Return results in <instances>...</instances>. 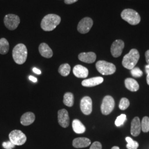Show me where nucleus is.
Returning <instances> with one entry per match:
<instances>
[{"mask_svg":"<svg viewBox=\"0 0 149 149\" xmlns=\"http://www.w3.org/2000/svg\"><path fill=\"white\" fill-rule=\"evenodd\" d=\"M9 138L13 144L18 146L23 145L27 141L26 135L19 130L12 131L9 134Z\"/></svg>","mask_w":149,"mask_h":149,"instance_id":"obj_6","label":"nucleus"},{"mask_svg":"<svg viewBox=\"0 0 149 149\" xmlns=\"http://www.w3.org/2000/svg\"><path fill=\"white\" fill-rule=\"evenodd\" d=\"M35 115L32 112H27L22 115L21 118V123L23 125L28 126L32 124L35 120Z\"/></svg>","mask_w":149,"mask_h":149,"instance_id":"obj_19","label":"nucleus"},{"mask_svg":"<svg viewBox=\"0 0 149 149\" xmlns=\"http://www.w3.org/2000/svg\"><path fill=\"white\" fill-rule=\"evenodd\" d=\"M93 22L90 17H85L82 19L78 24L77 31L81 34H86L90 31L93 26Z\"/></svg>","mask_w":149,"mask_h":149,"instance_id":"obj_9","label":"nucleus"},{"mask_svg":"<svg viewBox=\"0 0 149 149\" xmlns=\"http://www.w3.org/2000/svg\"><path fill=\"white\" fill-rule=\"evenodd\" d=\"M29 79L31 81H32V82H37L38 81L36 77L33 76H29Z\"/></svg>","mask_w":149,"mask_h":149,"instance_id":"obj_35","label":"nucleus"},{"mask_svg":"<svg viewBox=\"0 0 149 149\" xmlns=\"http://www.w3.org/2000/svg\"><path fill=\"white\" fill-rule=\"evenodd\" d=\"M4 23L6 27L10 31H14L20 23V18L14 14H8L4 18Z\"/></svg>","mask_w":149,"mask_h":149,"instance_id":"obj_8","label":"nucleus"},{"mask_svg":"<svg viewBox=\"0 0 149 149\" xmlns=\"http://www.w3.org/2000/svg\"><path fill=\"white\" fill-rule=\"evenodd\" d=\"M145 58H146V61L148 64H149V50H147L145 53Z\"/></svg>","mask_w":149,"mask_h":149,"instance_id":"obj_33","label":"nucleus"},{"mask_svg":"<svg viewBox=\"0 0 149 149\" xmlns=\"http://www.w3.org/2000/svg\"><path fill=\"white\" fill-rule=\"evenodd\" d=\"M73 73L78 78H86L88 75V70L81 65H77L73 69Z\"/></svg>","mask_w":149,"mask_h":149,"instance_id":"obj_15","label":"nucleus"},{"mask_svg":"<svg viewBox=\"0 0 149 149\" xmlns=\"http://www.w3.org/2000/svg\"><path fill=\"white\" fill-rule=\"evenodd\" d=\"M28 51L26 46L23 44H18L12 51V56L15 63L19 65L24 64L27 58Z\"/></svg>","mask_w":149,"mask_h":149,"instance_id":"obj_2","label":"nucleus"},{"mask_svg":"<svg viewBox=\"0 0 149 149\" xmlns=\"http://www.w3.org/2000/svg\"><path fill=\"white\" fill-rule=\"evenodd\" d=\"M2 146L6 149H13L16 145L13 144L11 141H8L3 143Z\"/></svg>","mask_w":149,"mask_h":149,"instance_id":"obj_30","label":"nucleus"},{"mask_svg":"<svg viewBox=\"0 0 149 149\" xmlns=\"http://www.w3.org/2000/svg\"><path fill=\"white\" fill-rule=\"evenodd\" d=\"M131 74L134 77H140L143 76V72L139 68L135 67L131 70Z\"/></svg>","mask_w":149,"mask_h":149,"instance_id":"obj_29","label":"nucleus"},{"mask_svg":"<svg viewBox=\"0 0 149 149\" xmlns=\"http://www.w3.org/2000/svg\"><path fill=\"white\" fill-rule=\"evenodd\" d=\"M96 67L98 71L103 75L113 74L116 71V67L114 64L103 60L97 61Z\"/></svg>","mask_w":149,"mask_h":149,"instance_id":"obj_5","label":"nucleus"},{"mask_svg":"<svg viewBox=\"0 0 149 149\" xmlns=\"http://www.w3.org/2000/svg\"><path fill=\"white\" fill-rule=\"evenodd\" d=\"M141 130V123L139 118L138 117L134 118L131 123L130 133L133 136H137L140 134Z\"/></svg>","mask_w":149,"mask_h":149,"instance_id":"obj_13","label":"nucleus"},{"mask_svg":"<svg viewBox=\"0 0 149 149\" xmlns=\"http://www.w3.org/2000/svg\"><path fill=\"white\" fill-rule=\"evenodd\" d=\"M91 140L87 138H77L72 141V145L75 148H84L90 145Z\"/></svg>","mask_w":149,"mask_h":149,"instance_id":"obj_16","label":"nucleus"},{"mask_svg":"<svg viewBox=\"0 0 149 149\" xmlns=\"http://www.w3.org/2000/svg\"><path fill=\"white\" fill-rule=\"evenodd\" d=\"M121 17L123 20L131 25H137L140 22L141 17L138 13L132 9H125L121 13Z\"/></svg>","mask_w":149,"mask_h":149,"instance_id":"obj_4","label":"nucleus"},{"mask_svg":"<svg viewBox=\"0 0 149 149\" xmlns=\"http://www.w3.org/2000/svg\"><path fill=\"white\" fill-rule=\"evenodd\" d=\"M145 71L147 74H149V64H148L145 66Z\"/></svg>","mask_w":149,"mask_h":149,"instance_id":"obj_36","label":"nucleus"},{"mask_svg":"<svg viewBox=\"0 0 149 149\" xmlns=\"http://www.w3.org/2000/svg\"><path fill=\"white\" fill-rule=\"evenodd\" d=\"M74 102V95L71 92H66L64 96V100L63 103L66 106L71 107L73 106Z\"/></svg>","mask_w":149,"mask_h":149,"instance_id":"obj_23","label":"nucleus"},{"mask_svg":"<svg viewBox=\"0 0 149 149\" xmlns=\"http://www.w3.org/2000/svg\"><path fill=\"white\" fill-rule=\"evenodd\" d=\"M61 17L55 14H49L45 16L41 22L40 26L43 31H52L60 23Z\"/></svg>","mask_w":149,"mask_h":149,"instance_id":"obj_1","label":"nucleus"},{"mask_svg":"<svg viewBox=\"0 0 149 149\" xmlns=\"http://www.w3.org/2000/svg\"><path fill=\"white\" fill-rule=\"evenodd\" d=\"M111 149H119V148L118 146H113Z\"/></svg>","mask_w":149,"mask_h":149,"instance_id":"obj_38","label":"nucleus"},{"mask_svg":"<svg viewBox=\"0 0 149 149\" xmlns=\"http://www.w3.org/2000/svg\"><path fill=\"white\" fill-rule=\"evenodd\" d=\"M78 0H65L64 2L67 5H71V4H72L74 2H77Z\"/></svg>","mask_w":149,"mask_h":149,"instance_id":"obj_32","label":"nucleus"},{"mask_svg":"<svg viewBox=\"0 0 149 149\" xmlns=\"http://www.w3.org/2000/svg\"><path fill=\"white\" fill-rule=\"evenodd\" d=\"M103 78L102 77H95L84 80L82 82V85L84 87H91L100 85L103 82Z\"/></svg>","mask_w":149,"mask_h":149,"instance_id":"obj_18","label":"nucleus"},{"mask_svg":"<svg viewBox=\"0 0 149 149\" xmlns=\"http://www.w3.org/2000/svg\"><path fill=\"white\" fill-rule=\"evenodd\" d=\"M124 48V43L123 40L120 39L115 40L112 43L111 48V52L112 56L114 58L119 57L122 55Z\"/></svg>","mask_w":149,"mask_h":149,"instance_id":"obj_11","label":"nucleus"},{"mask_svg":"<svg viewBox=\"0 0 149 149\" xmlns=\"http://www.w3.org/2000/svg\"><path fill=\"white\" fill-rule=\"evenodd\" d=\"M10 49V45L7 40L5 38L0 39V54L2 55L6 54Z\"/></svg>","mask_w":149,"mask_h":149,"instance_id":"obj_22","label":"nucleus"},{"mask_svg":"<svg viewBox=\"0 0 149 149\" xmlns=\"http://www.w3.org/2000/svg\"><path fill=\"white\" fill-rule=\"evenodd\" d=\"M130 105V102L126 98H122L120 100L119 107L121 110H125L127 109Z\"/></svg>","mask_w":149,"mask_h":149,"instance_id":"obj_27","label":"nucleus"},{"mask_svg":"<svg viewBox=\"0 0 149 149\" xmlns=\"http://www.w3.org/2000/svg\"><path fill=\"white\" fill-rule=\"evenodd\" d=\"M125 140L128 143V144L127 145V149H137L138 148L139 143L137 141H134L130 137H127L125 138Z\"/></svg>","mask_w":149,"mask_h":149,"instance_id":"obj_25","label":"nucleus"},{"mask_svg":"<svg viewBox=\"0 0 149 149\" xmlns=\"http://www.w3.org/2000/svg\"><path fill=\"white\" fill-rule=\"evenodd\" d=\"M33 72H34V73H36V74H41V71L39 69H38L37 68H34L33 69Z\"/></svg>","mask_w":149,"mask_h":149,"instance_id":"obj_34","label":"nucleus"},{"mask_svg":"<svg viewBox=\"0 0 149 149\" xmlns=\"http://www.w3.org/2000/svg\"><path fill=\"white\" fill-rule=\"evenodd\" d=\"M146 81H147V83H148V85H149V74L147 75V77H146Z\"/></svg>","mask_w":149,"mask_h":149,"instance_id":"obj_37","label":"nucleus"},{"mask_svg":"<svg viewBox=\"0 0 149 149\" xmlns=\"http://www.w3.org/2000/svg\"><path fill=\"white\" fill-rule=\"evenodd\" d=\"M80 108L85 115H90L92 111V101L90 97L86 96L82 98L80 102Z\"/></svg>","mask_w":149,"mask_h":149,"instance_id":"obj_10","label":"nucleus"},{"mask_svg":"<svg viewBox=\"0 0 149 149\" xmlns=\"http://www.w3.org/2000/svg\"><path fill=\"white\" fill-rule=\"evenodd\" d=\"M126 88L132 92H136L139 89V85L138 82L132 78H128L125 80Z\"/></svg>","mask_w":149,"mask_h":149,"instance_id":"obj_20","label":"nucleus"},{"mask_svg":"<svg viewBox=\"0 0 149 149\" xmlns=\"http://www.w3.org/2000/svg\"><path fill=\"white\" fill-rule=\"evenodd\" d=\"M140 55L138 50L132 49L129 53L125 55L123 59V66L128 70H132L135 68L138 62Z\"/></svg>","mask_w":149,"mask_h":149,"instance_id":"obj_3","label":"nucleus"},{"mask_svg":"<svg viewBox=\"0 0 149 149\" xmlns=\"http://www.w3.org/2000/svg\"><path fill=\"white\" fill-rule=\"evenodd\" d=\"M39 51L40 55L45 58H51L53 55V50L46 43H43L40 44Z\"/></svg>","mask_w":149,"mask_h":149,"instance_id":"obj_17","label":"nucleus"},{"mask_svg":"<svg viewBox=\"0 0 149 149\" xmlns=\"http://www.w3.org/2000/svg\"><path fill=\"white\" fill-rule=\"evenodd\" d=\"M79 59L84 63L92 64L96 61V54L93 52L81 53L79 55Z\"/></svg>","mask_w":149,"mask_h":149,"instance_id":"obj_14","label":"nucleus"},{"mask_svg":"<svg viewBox=\"0 0 149 149\" xmlns=\"http://www.w3.org/2000/svg\"><path fill=\"white\" fill-rule=\"evenodd\" d=\"M70 70H71V67L69 64H64L60 66L58 71L59 74L61 76L65 77L69 74Z\"/></svg>","mask_w":149,"mask_h":149,"instance_id":"obj_24","label":"nucleus"},{"mask_svg":"<svg viewBox=\"0 0 149 149\" xmlns=\"http://www.w3.org/2000/svg\"><path fill=\"white\" fill-rule=\"evenodd\" d=\"M102 146L101 143L98 141H95L91 145L90 149H102Z\"/></svg>","mask_w":149,"mask_h":149,"instance_id":"obj_31","label":"nucleus"},{"mask_svg":"<svg viewBox=\"0 0 149 149\" xmlns=\"http://www.w3.org/2000/svg\"><path fill=\"white\" fill-rule=\"evenodd\" d=\"M72 128L76 134L84 133L86 131L85 125L79 119H74L72 122Z\"/></svg>","mask_w":149,"mask_h":149,"instance_id":"obj_21","label":"nucleus"},{"mask_svg":"<svg viewBox=\"0 0 149 149\" xmlns=\"http://www.w3.org/2000/svg\"><path fill=\"white\" fill-rule=\"evenodd\" d=\"M127 117L125 114H121L119 117H118L115 121V124L117 127H120L124 124V122L126 120Z\"/></svg>","mask_w":149,"mask_h":149,"instance_id":"obj_28","label":"nucleus"},{"mask_svg":"<svg viewBox=\"0 0 149 149\" xmlns=\"http://www.w3.org/2000/svg\"><path fill=\"white\" fill-rule=\"evenodd\" d=\"M58 122L60 126L63 128H67L69 127L70 123V118L68 112L62 109L58 111Z\"/></svg>","mask_w":149,"mask_h":149,"instance_id":"obj_12","label":"nucleus"},{"mask_svg":"<svg viewBox=\"0 0 149 149\" xmlns=\"http://www.w3.org/2000/svg\"><path fill=\"white\" fill-rule=\"evenodd\" d=\"M115 107V102L112 96H105L102 101L101 109L103 115L109 114L114 109Z\"/></svg>","mask_w":149,"mask_h":149,"instance_id":"obj_7","label":"nucleus"},{"mask_svg":"<svg viewBox=\"0 0 149 149\" xmlns=\"http://www.w3.org/2000/svg\"><path fill=\"white\" fill-rule=\"evenodd\" d=\"M141 130L144 133H148L149 132V118L144 117L141 123Z\"/></svg>","mask_w":149,"mask_h":149,"instance_id":"obj_26","label":"nucleus"}]
</instances>
